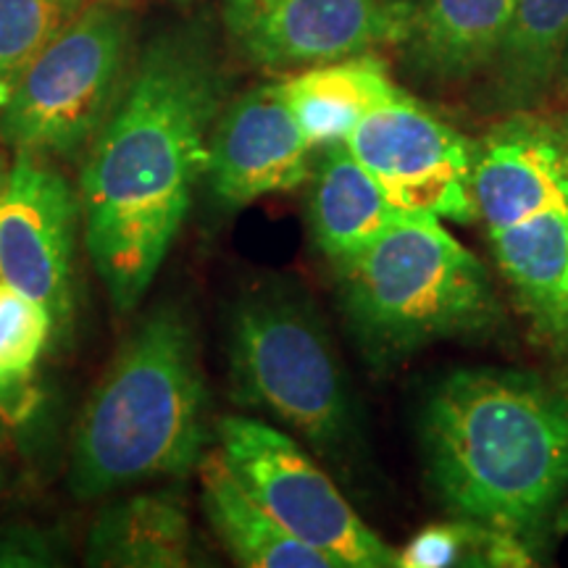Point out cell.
<instances>
[{
	"instance_id": "obj_24",
	"label": "cell",
	"mask_w": 568,
	"mask_h": 568,
	"mask_svg": "<svg viewBox=\"0 0 568 568\" xmlns=\"http://www.w3.org/2000/svg\"><path fill=\"white\" fill-rule=\"evenodd\" d=\"M564 63H566V80H568V53H566V61Z\"/></svg>"
},
{
	"instance_id": "obj_25",
	"label": "cell",
	"mask_w": 568,
	"mask_h": 568,
	"mask_svg": "<svg viewBox=\"0 0 568 568\" xmlns=\"http://www.w3.org/2000/svg\"><path fill=\"white\" fill-rule=\"evenodd\" d=\"M564 130H566V134H568V116H566V122H564Z\"/></svg>"
},
{
	"instance_id": "obj_14",
	"label": "cell",
	"mask_w": 568,
	"mask_h": 568,
	"mask_svg": "<svg viewBox=\"0 0 568 568\" xmlns=\"http://www.w3.org/2000/svg\"><path fill=\"white\" fill-rule=\"evenodd\" d=\"M205 518L230 556L247 568H335L329 558L297 539L240 485L219 447L197 460Z\"/></svg>"
},
{
	"instance_id": "obj_10",
	"label": "cell",
	"mask_w": 568,
	"mask_h": 568,
	"mask_svg": "<svg viewBox=\"0 0 568 568\" xmlns=\"http://www.w3.org/2000/svg\"><path fill=\"white\" fill-rule=\"evenodd\" d=\"M80 213L74 190L45 155L0 153V282L40 303L55 329H67L74 311Z\"/></svg>"
},
{
	"instance_id": "obj_9",
	"label": "cell",
	"mask_w": 568,
	"mask_h": 568,
	"mask_svg": "<svg viewBox=\"0 0 568 568\" xmlns=\"http://www.w3.org/2000/svg\"><path fill=\"white\" fill-rule=\"evenodd\" d=\"M345 145L403 213L479 222L474 195L477 142L406 92L368 111Z\"/></svg>"
},
{
	"instance_id": "obj_20",
	"label": "cell",
	"mask_w": 568,
	"mask_h": 568,
	"mask_svg": "<svg viewBox=\"0 0 568 568\" xmlns=\"http://www.w3.org/2000/svg\"><path fill=\"white\" fill-rule=\"evenodd\" d=\"M88 3L90 0H0V109L30 63Z\"/></svg>"
},
{
	"instance_id": "obj_3",
	"label": "cell",
	"mask_w": 568,
	"mask_h": 568,
	"mask_svg": "<svg viewBox=\"0 0 568 568\" xmlns=\"http://www.w3.org/2000/svg\"><path fill=\"white\" fill-rule=\"evenodd\" d=\"M205 447V385L195 332L176 305L142 322L98 382L74 429L69 487L92 500L197 468Z\"/></svg>"
},
{
	"instance_id": "obj_11",
	"label": "cell",
	"mask_w": 568,
	"mask_h": 568,
	"mask_svg": "<svg viewBox=\"0 0 568 568\" xmlns=\"http://www.w3.org/2000/svg\"><path fill=\"white\" fill-rule=\"evenodd\" d=\"M224 21L253 63L293 69L408 38L414 19L389 0H224Z\"/></svg>"
},
{
	"instance_id": "obj_4",
	"label": "cell",
	"mask_w": 568,
	"mask_h": 568,
	"mask_svg": "<svg viewBox=\"0 0 568 568\" xmlns=\"http://www.w3.org/2000/svg\"><path fill=\"white\" fill-rule=\"evenodd\" d=\"M479 219L495 264L545 351L568 364V134L514 111L477 142Z\"/></svg>"
},
{
	"instance_id": "obj_16",
	"label": "cell",
	"mask_w": 568,
	"mask_h": 568,
	"mask_svg": "<svg viewBox=\"0 0 568 568\" xmlns=\"http://www.w3.org/2000/svg\"><path fill=\"white\" fill-rule=\"evenodd\" d=\"M193 558V529L172 493L134 495L98 514L84 564L103 568H182Z\"/></svg>"
},
{
	"instance_id": "obj_18",
	"label": "cell",
	"mask_w": 568,
	"mask_h": 568,
	"mask_svg": "<svg viewBox=\"0 0 568 568\" xmlns=\"http://www.w3.org/2000/svg\"><path fill=\"white\" fill-rule=\"evenodd\" d=\"M568 53V0H514L508 30L495 53L500 101L514 111L535 105Z\"/></svg>"
},
{
	"instance_id": "obj_23",
	"label": "cell",
	"mask_w": 568,
	"mask_h": 568,
	"mask_svg": "<svg viewBox=\"0 0 568 568\" xmlns=\"http://www.w3.org/2000/svg\"><path fill=\"white\" fill-rule=\"evenodd\" d=\"M556 529L560 531V535H568V506L558 508V514H556Z\"/></svg>"
},
{
	"instance_id": "obj_7",
	"label": "cell",
	"mask_w": 568,
	"mask_h": 568,
	"mask_svg": "<svg viewBox=\"0 0 568 568\" xmlns=\"http://www.w3.org/2000/svg\"><path fill=\"white\" fill-rule=\"evenodd\" d=\"M130 17L95 0L24 71L0 109V142L40 155H74L98 138L122 92Z\"/></svg>"
},
{
	"instance_id": "obj_21",
	"label": "cell",
	"mask_w": 568,
	"mask_h": 568,
	"mask_svg": "<svg viewBox=\"0 0 568 568\" xmlns=\"http://www.w3.org/2000/svg\"><path fill=\"white\" fill-rule=\"evenodd\" d=\"M53 329L40 303L0 282V408L24 393Z\"/></svg>"
},
{
	"instance_id": "obj_8",
	"label": "cell",
	"mask_w": 568,
	"mask_h": 568,
	"mask_svg": "<svg viewBox=\"0 0 568 568\" xmlns=\"http://www.w3.org/2000/svg\"><path fill=\"white\" fill-rule=\"evenodd\" d=\"M216 437L240 485L335 568L397 566V550L355 514L329 474L293 437L253 416L219 418Z\"/></svg>"
},
{
	"instance_id": "obj_6",
	"label": "cell",
	"mask_w": 568,
	"mask_h": 568,
	"mask_svg": "<svg viewBox=\"0 0 568 568\" xmlns=\"http://www.w3.org/2000/svg\"><path fill=\"white\" fill-rule=\"evenodd\" d=\"M230 385L234 403L266 414L332 460L358 439L355 403L329 332L303 295L253 290L230 318Z\"/></svg>"
},
{
	"instance_id": "obj_2",
	"label": "cell",
	"mask_w": 568,
	"mask_h": 568,
	"mask_svg": "<svg viewBox=\"0 0 568 568\" xmlns=\"http://www.w3.org/2000/svg\"><path fill=\"white\" fill-rule=\"evenodd\" d=\"M426 481L456 518L531 539L568 495V385L514 368H460L426 395Z\"/></svg>"
},
{
	"instance_id": "obj_12",
	"label": "cell",
	"mask_w": 568,
	"mask_h": 568,
	"mask_svg": "<svg viewBox=\"0 0 568 568\" xmlns=\"http://www.w3.org/2000/svg\"><path fill=\"white\" fill-rule=\"evenodd\" d=\"M311 142L276 84L237 98L211 132L209 180L213 195L251 205L266 195L293 193L311 174Z\"/></svg>"
},
{
	"instance_id": "obj_1",
	"label": "cell",
	"mask_w": 568,
	"mask_h": 568,
	"mask_svg": "<svg viewBox=\"0 0 568 568\" xmlns=\"http://www.w3.org/2000/svg\"><path fill=\"white\" fill-rule=\"evenodd\" d=\"M216 71L182 34H163L92 142L82 172L84 245L113 308L140 305L209 169Z\"/></svg>"
},
{
	"instance_id": "obj_13",
	"label": "cell",
	"mask_w": 568,
	"mask_h": 568,
	"mask_svg": "<svg viewBox=\"0 0 568 568\" xmlns=\"http://www.w3.org/2000/svg\"><path fill=\"white\" fill-rule=\"evenodd\" d=\"M403 216L345 142L322 148L308 193L314 243L335 266Z\"/></svg>"
},
{
	"instance_id": "obj_19",
	"label": "cell",
	"mask_w": 568,
	"mask_h": 568,
	"mask_svg": "<svg viewBox=\"0 0 568 568\" xmlns=\"http://www.w3.org/2000/svg\"><path fill=\"white\" fill-rule=\"evenodd\" d=\"M527 539L485 524L456 518L432 524L418 531L403 550H397L400 568H453V566H531Z\"/></svg>"
},
{
	"instance_id": "obj_15",
	"label": "cell",
	"mask_w": 568,
	"mask_h": 568,
	"mask_svg": "<svg viewBox=\"0 0 568 568\" xmlns=\"http://www.w3.org/2000/svg\"><path fill=\"white\" fill-rule=\"evenodd\" d=\"M276 88L311 148L345 142L368 111L403 92L389 80L385 63L364 53L318 63Z\"/></svg>"
},
{
	"instance_id": "obj_22",
	"label": "cell",
	"mask_w": 568,
	"mask_h": 568,
	"mask_svg": "<svg viewBox=\"0 0 568 568\" xmlns=\"http://www.w3.org/2000/svg\"><path fill=\"white\" fill-rule=\"evenodd\" d=\"M59 550L53 537L32 527H11L0 531V568L55 566Z\"/></svg>"
},
{
	"instance_id": "obj_17",
	"label": "cell",
	"mask_w": 568,
	"mask_h": 568,
	"mask_svg": "<svg viewBox=\"0 0 568 568\" xmlns=\"http://www.w3.org/2000/svg\"><path fill=\"white\" fill-rule=\"evenodd\" d=\"M514 0H429L408 38L426 74L464 80L489 67L508 30Z\"/></svg>"
},
{
	"instance_id": "obj_5",
	"label": "cell",
	"mask_w": 568,
	"mask_h": 568,
	"mask_svg": "<svg viewBox=\"0 0 568 568\" xmlns=\"http://www.w3.org/2000/svg\"><path fill=\"white\" fill-rule=\"evenodd\" d=\"M335 272L347 324L374 366L500 322L485 264L435 216L403 213Z\"/></svg>"
}]
</instances>
